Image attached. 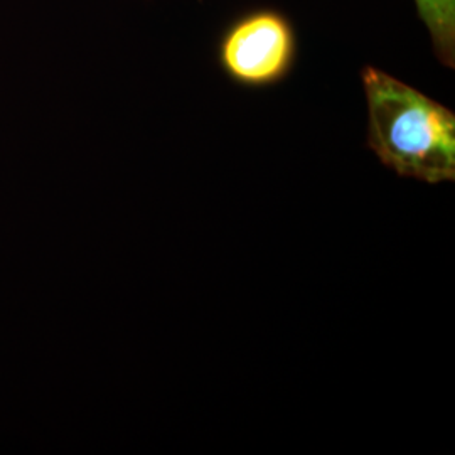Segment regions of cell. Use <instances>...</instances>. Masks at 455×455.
Wrapping results in <instances>:
<instances>
[{"label":"cell","mask_w":455,"mask_h":455,"mask_svg":"<svg viewBox=\"0 0 455 455\" xmlns=\"http://www.w3.org/2000/svg\"><path fill=\"white\" fill-rule=\"evenodd\" d=\"M295 56V36L289 20L276 12H253L225 36L220 60L235 82L267 86L280 82Z\"/></svg>","instance_id":"obj_2"},{"label":"cell","mask_w":455,"mask_h":455,"mask_svg":"<svg viewBox=\"0 0 455 455\" xmlns=\"http://www.w3.org/2000/svg\"><path fill=\"white\" fill-rule=\"evenodd\" d=\"M368 146L398 176L439 184L455 180V115L388 73H361Z\"/></svg>","instance_id":"obj_1"},{"label":"cell","mask_w":455,"mask_h":455,"mask_svg":"<svg viewBox=\"0 0 455 455\" xmlns=\"http://www.w3.org/2000/svg\"><path fill=\"white\" fill-rule=\"evenodd\" d=\"M427 28L435 58L445 68H455V0H413Z\"/></svg>","instance_id":"obj_3"}]
</instances>
